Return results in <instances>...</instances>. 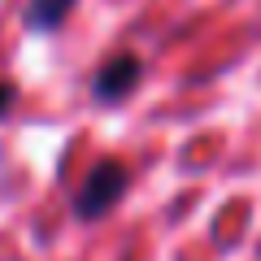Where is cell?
<instances>
[{
    "label": "cell",
    "instance_id": "cell-1",
    "mask_svg": "<svg viewBox=\"0 0 261 261\" xmlns=\"http://www.w3.org/2000/svg\"><path fill=\"white\" fill-rule=\"evenodd\" d=\"M126 183H130V174H126V166L122 161H100V166L87 174V183L79 187V196H74V214L79 218H105L113 205H118V196L126 192Z\"/></svg>",
    "mask_w": 261,
    "mask_h": 261
},
{
    "label": "cell",
    "instance_id": "cell-2",
    "mask_svg": "<svg viewBox=\"0 0 261 261\" xmlns=\"http://www.w3.org/2000/svg\"><path fill=\"white\" fill-rule=\"evenodd\" d=\"M140 74H144V61H140L135 53H118V57H109V61L100 65L96 83H92L96 100H122L126 92H135Z\"/></svg>",
    "mask_w": 261,
    "mask_h": 261
},
{
    "label": "cell",
    "instance_id": "cell-3",
    "mask_svg": "<svg viewBox=\"0 0 261 261\" xmlns=\"http://www.w3.org/2000/svg\"><path fill=\"white\" fill-rule=\"evenodd\" d=\"M70 9H74V0H31L27 27H31V31H57Z\"/></svg>",
    "mask_w": 261,
    "mask_h": 261
},
{
    "label": "cell",
    "instance_id": "cell-4",
    "mask_svg": "<svg viewBox=\"0 0 261 261\" xmlns=\"http://www.w3.org/2000/svg\"><path fill=\"white\" fill-rule=\"evenodd\" d=\"M13 100H18V87H13V83H0V118L13 109Z\"/></svg>",
    "mask_w": 261,
    "mask_h": 261
}]
</instances>
